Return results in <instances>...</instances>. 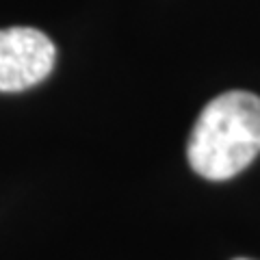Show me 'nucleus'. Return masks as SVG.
I'll return each mask as SVG.
<instances>
[{"instance_id":"nucleus-1","label":"nucleus","mask_w":260,"mask_h":260,"mask_svg":"<svg viewBox=\"0 0 260 260\" xmlns=\"http://www.w3.org/2000/svg\"><path fill=\"white\" fill-rule=\"evenodd\" d=\"M260 154V98L228 91L202 109L189 137V165L206 180H228Z\"/></svg>"},{"instance_id":"nucleus-2","label":"nucleus","mask_w":260,"mask_h":260,"mask_svg":"<svg viewBox=\"0 0 260 260\" xmlns=\"http://www.w3.org/2000/svg\"><path fill=\"white\" fill-rule=\"evenodd\" d=\"M56 50L50 37L30 26L0 28V91L15 93L50 76Z\"/></svg>"},{"instance_id":"nucleus-3","label":"nucleus","mask_w":260,"mask_h":260,"mask_svg":"<svg viewBox=\"0 0 260 260\" xmlns=\"http://www.w3.org/2000/svg\"><path fill=\"white\" fill-rule=\"evenodd\" d=\"M237 260H247V258H237Z\"/></svg>"}]
</instances>
